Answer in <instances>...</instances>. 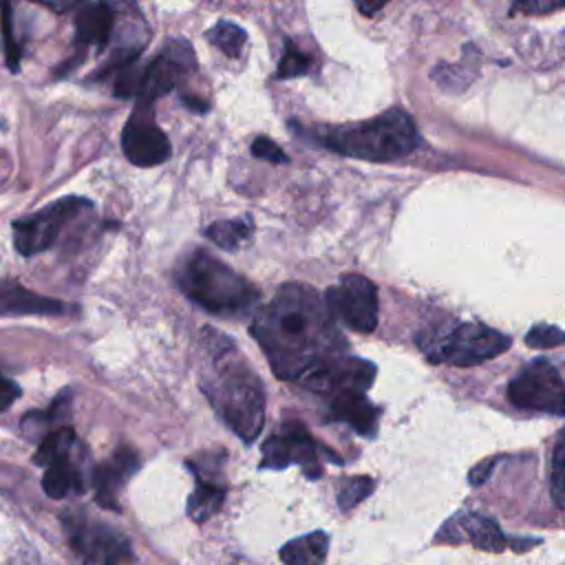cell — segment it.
<instances>
[{
	"instance_id": "2e32d148",
	"label": "cell",
	"mask_w": 565,
	"mask_h": 565,
	"mask_svg": "<svg viewBox=\"0 0 565 565\" xmlns=\"http://www.w3.org/2000/svg\"><path fill=\"white\" fill-rule=\"evenodd\" d=\"M115 26V11L104 4L95 2L84 7L75 18V44L82 49L104 51L110 42Z\"/></svg>"
},
{
	"instance_id": "4fadbf2b",
	"label": "cell",
	"mask_w": 565,
	"mask_h": 565,
	"mask_svg": "<svg viewBox=\"0 0 565 565\" xmlns=\"http://www.w3.org/2000/svg\"><path fill=\"white\" fill-rule=\"evenodd\" d=\"M437 539L439 541L446 539V541H452V543L468 541L477 550H488V552H501L508 545V539L503 536L499 525L492 519L475 514V512H463V514L450 519L441 527Z\"/></svg>"
},
{
	"instance_id": "484cf974",
	"label": "cell",
	"mask_w": 565,
	"mask_h": 565,
	"mask_svg": "<svg viewBox=\"0 0 565 565\" xmlns=\"http://www.w3.org/2000/svg\"><path fill=\"white\" fill-rule=\"evenodd\" d=\"M552 499L554 503L565 510V428L561 430L556 446H554V455H552Z\"/></svg>"
},
{
	"instance_id": "cb8c5ba5",
	"label": "cell",
	"mask_w": 565,
	"mask_h": 565,
	"mask_svg": "<svg viewBox=\"0 0 565 565\" xmlns=\"http://www.w3.org/2000/svg\"><path fill=\"white\" fill-rule=\"evenodd\" d=\"M373 488H375V481L371 477H364V475H355V477L344 479L338 488L340 510L355 508L360 501H364L373 492Z\"/></svg>"
},
{
	"instance_id": "1f68e13d",
	"label": "cell",
	"mask_w": 565,
	"mask_h": 565,
	"mask_svg": "<svg viewBox=\"0 0 565 565\" xmlns=\"http://www.w3.org/2000/svg\"><path fill=\"white\" fill-rule=\"evenodd\" d=\"M353 2H355L358 11H360L362 15L371 18V15H375L380 9H384V4H386L388 0H353Z\"/></svg>"
},
{
	"instance_id": "9a60e30c",
	"label": "cell",
	"mask_w": 565,
	"mask_h": 565,
	"mask_svg": "<svg viewBox=\"0 0 565 565\" xmlns=\"http://www.w3.org/2000/svg\"><path fill=\"white\" fill-rule=\"evenodd\" d=\"M139 459L130 448H119L108 463H102L95 470V492L97 501L106 508H117V492L126 483V479L137 470Z\"/></svg>"
},
{
	"instance_id": "7402d4cb",
	"label": "cell",
	"mask_w": 565,
	"mask_h": 565,
	"mask_svg": "<svg viewBox=\"0 0 565 565\" xmlns=\"http://www.w3.org/2000/svg\"><path fill=\"white\" fill-rule=\"evenodd\" d=\"M207 238L216 243L221 249H236L243 241L249 238L252 234V223L247 218H236V221H216L205 230Z\"/></svg>"
},
{
	"instance_id": "d590c367",
	"label": "cell",
	"mask_w": 565,
	"mask_h": 565,
	"mask_svg": "<svg viewBox=\"0 0 565 565\" xmlns=\"http://www.w3.org/2000/svg\"><path fill=\"white\" fill-rule=\"evenodd\" d=\"M550 7H565V0H547Z\"/></svg>"
},
{
	"instance_id": "ffe728a7",
	"label": "cell",
	"mask_w": 565,
	"mask_h": 565,
	"mask_svg": "<svg viewBox=\"0 0 565 565\" xmlns=\"http://www.w3.org/2000/svg\"><path fill=\"white\" fill-rule=\"evenodd\" d=\"M223 499H225V488L201 479L188 499V514L194 521L203 523L218 512V508L223 505Z\"/></svg>"
},
{
	"instance_id": "836d02e7",
	"label": "cell",
	"mask_w": 565,
	"mask_h": 565,
	"mask_svg": "<svg viewBox=\"0 0 565 565\" xmlns=\"http://www.w3.org/2000/svg\"><path fill=\"white\" fill-rule=\"evenodd\" d=\"M183 102H185V106H188V108H192V110H196V113H205V110H207V104H205V102H199V99H194L192 95L183 97Z\"/></svg>"
},
{
	"instance_id": "5b68a950",
	"label": "cell",
	"mask_w": 565,
	"mask_h": 565,
	"mask_svg": "<svg viewBox=\"0 0 565 565\" xmlns=\"http://www.w3.org/2000/svg\"><path fill=\"white\" fill-rule=\"evenodd\" d=\"M510 335L477 322H461L446 329H430L419 338V347L430 362H448L455 366H475L501 355L510 347Z\"/></svg>"
},
{
	"instance_id": "4dcf8cb0",
	"label": "cell",
	"mask_w": 565,
	"mask_h": 565,
	"mask_svg": "<svg viewBox=\"0 0 565 565\" xmlns=\"http://www.w3.org/2000/svg\"><path fill=\"white\" fill-rule=\"evenodd\" d=\"M18 393H20L18 386L11 380L0 375V411H4L18 397Z\"/></svg>"
},
{
	"instance_id": "277c9868",
	"label": "cell",
	"mask_w": 565,
	"mask_h": 565,
	"mask_svg": "<svg viewBox=\"0 0 565 565\" xmlns=\"http://www.w3.org/2000/svg\"><path fill=\"white\" fill-rule=\"evenodd\" d=\"M183 294L212 313H238L252 307L258 291L247 278L205 249H194L177 271Z\"/></svg>"
},
{
	"instance_id": "52a82bcc",
	"label": "cell",
	"mask_w": 565,
	"mask_h": 565,
	"mask_svg": "<svg viewBox=\"0 0 565 565\" xmlns=\"http://www.w3.org/2000/svg\"><path fill=\"white\" fill-rule=\"evenodd\" d=\"M514 406L550 415H565V382L547 360L530 362L508 386Z\"/></svg>"
},
{
	"instance_id": "f1b7e54d",
	"label": "cell",
	"mask_w": 565,
	"mask_h": 565,
	"mask_svg": "<svg viewBox=\"0 0 565 565\" xmlns=\"http://www.w3.org/2000/svg\"><path fill=\"white\" fill-rule=\"evenodd\" d=\"M252 154L267 161V163H287V154L267 137H256L252 143Z\"/></svg>"
},
{
	"instance_id": "6da1fadb",
	"label": "cell",
	"mask_w": 565,
	"mask_h": 565,
	"mask_svg": "<svg viewBox=\"0 0 565 565\" xmlns=\"http://www.w3.org/2000/svg\"><path fill=\"white\" fill-rule=\"evenodd\" d=\"M252 335L280 380H298L316 364L340 358L342 340L331 311L307 285H285L252 324Z\"/></svg>"
},
{
	"instance_id": "8fae6325",
	"label": "cell",
	"mask_w": 565,
	"mask_h": 565,
	"mask_svg": "<svg viewBox=\"0 0 565 565\" xmlns=\"http://www.w3.org/2000/svg\"><path fill=\"white\" fill-rule=\"evenodd\" d=\"M194 51L183 40H170L161 55H157L148 66L141 71V82L137 90V104L152 106L159 97L170 93L177 79L194 68Z\"/></svg>"
},
{
	"instance_id": "ba28073f",
	"label": "cell",
	"mask_w": 565,
	"mask_h": 565,
	"mask_svg": "<svg viewBox=\"0 0 565 565\" xmlns=\"http://www.w3.org/2000/svg\"><path fill=\"white\" fill-rule=\"evenodd\" d=\"M66 536L84 565H135L128 541L104 523L71 516Z\"/></svg>"
},
{
	"instance_id": "d4e9b609",
	"label": "cell",
	"mask_w": 565,
	"mask_h": 565,
	"mask_svg": "<svg viewBox=\"0 0 565 565\" xmlns=\"http://www.w3.org/2000/svg\"><path fill=\"white\" fill-rule=\"evenodd\" d=\"M0 31H2V42H4V55H7V66L11 71L20 68V46L13 35V9L11 0H0Z\"/></svg>"
},
{
	"instance_id": "5bb4252c",
	"label": "cell",
	"mask_w": 565,
	"mask_h": 565,
	"mask_svg": "<svg viewBox=\"0 0 565 565\" xmlns=\"http://www.w3.org/2000/svg\"><path fill=\"white\" fill-rule=\"evenodd\" d=\"M64 311H66V305L55 298L40 296L15 280L0 282V316H26V313L53 316Z\"/></svg>"
},
{
	"instance_id": "9c48e42d",
	"label": "cell",
	"mask_w": 565,
	"mask_h": 565,
	"mask_svg": "<svg viewBox=\"0 0 565 565\" xmlns=\"http://www.w3.org/2000/svg\"><path fill=\"white\" fill-rule=\"evenodd\" d=\"M327 309L349 329L371 333L377 324V291L369 278L344 274L340 282L327 291Z\"/></svg>"
},
{
	"instance_id": "8992f818",
	"label": "cell",
	"mask_w": 565,
	"mask_h": 565,
	"mask_svg": "<svg viewBox=\"0 0 565 565\" xmlns=\"http://www.w3.org/2000/svg\"><path fill=\"white\" fill-rule=\"evenodd\" d=\"M90 207V201L86 199H60L35 214H29L13 223V241L15 249L22 256H33L44 249H49L68 221H73L79 212Z\"/></svg>"
},
{
	"instance_id": "83f0119b",
	"label": "cell",
	"mask_w": 565,
	"mask_h": 565,
	"mask_svg": "<svg viewBox=\"0 0 565 565\" xmlns=\"http://www.w3.org/2000/svg\"><path fill=\"white\" fill-rule=\"evenodd\" d=\"M525 344L532 349H552L565 344V331L554 324H534L525 333Z\"/></svg>"
},
{
	"instance_id": "30bf717a",
	"label": "cell",
	"mask_w": 565,
	"mask_h": 565,
	"mask_svg": "<svg viewBox=\"0 0 565 565\" xmlns=\"http://www.w3.org/2000/svg\"><path fill=\"white\" fill-rule=\"evenodd\" d=\"M124 154L130 163L150 168L170 157V141L152 117V106L137 104L121 132Z\"/></svg>"
},
{
	"instance_id": "603a6c76",
	"label": "cell",
	"mask_w": 565,
	"mask_h": 565,
	"mask_svg": "<svg viewBox=\"0 0 565 565\" xmlns=\"http://www.w3.org/2000/svg\"><path fill=\"white\" fill-rule=\"evenodd\" d=\"M207 40L218 46L225 55L230 57H238L243 46H245V40H247V33L243 26L234 24V22H227V20H221L216 22L210 31H207Z\"/></svg>"
},
{
	"instance_id": "44dd1931",
	"label": "cell",
	"mask_w": 565,
	"mask_h": 565,
	"mask_svg": "<svg viewBox=\"0 0 565 565\" xmlns=\"http://www.w3.org/2000/svg\"><path fill=\"white\" fill-rule=\"evenodd\" d=\"M75 441V433L68 428V426H60V428H53L42 441H40V448L33 457L35 463L40 466H51L60 459H66L68 457V450Z\"/></svg>"
},
{
	"instance_id": "e0dca14e",
	"label": "cell",
	"mask_w": 565,
	"mask_h": 565,
	"mask_svg": "<svg viewBox=\"0 0 565 565\" xmlns=\"http://www.w3.org/2000/svg\"><path fill=\"white\" fill-rule=\"evenodd\" d=\"M331 411L338 419L353 426L360 435H375L377 408L362 393H335L331 395Z\"/></svg>"
},
{
	"instance_id": "f546056e",
	"label": "cell",
	"mask_w": 565,
	"mask_h": 565,
	"mask_svg": "<svg viewBox=\"0 0 565 565\" xmlns=\"http://www.w3.org/2000/svg\"><path fill=\"white\" fill-rule=\"evenodd\" d=\"M494 463H497V459H494V457L479 461V463L468 472V481H470V486H481V483L492 475Z\"/></svg>"
},
{
	"instance_id": "ac0fdd59",
	"label": "cell",
	"mask_w": 565,
	"mask_h": 565,
	"mask_svg": "<svg viewBox=\"0 0 565 565\" xmlns=\"http://www.w3.org/2000/svg\"><path fill=\"white\" fill-rule=\"evenodd\" d=\"M329 550V536L322 530L302 534L287 541L280 547V561L285 565H322Z\"/></svg>"
},
{
	"instance_id": "e575fe53",
	"label": "cell",
	"mask_w": 565,
	"mask_h": 565,
	"mask_svg": "<svg viewBox=\"0 0 565 565\" xmlns=\"http://www.w3.org/2000/svg\"><path fill=\"white\" fill-rule=\"evenodd\" d=\"M104 4H108L113 11L115 9H135V0H104Z\"/></svg>"
},
{
	"instance_id": "7a4b0ae2",
	"label": "cell",
	"mask_w": 565,
	"mask_h": 565,
	"mask_svg": "<svg viewBox=\"0 0 565 565\" xmlns=\"http://www.w3.org/2000/svg\"><path fill=\"white\" fill-rule=\"evenodd\" d=\"M318 141L344 157L393 161L413 152L419 143V135L406 110L391 108L360 124L320 130Z\"/></svg>"
},
{
	"instance_id": "7c38bea8",
	"label": "cell",
	"mask_w": 565,
	"mask_h": 565,
	"mask_svg": "<svg viewBox=\"0 0 565 565\" xmlns=\"http://www.w3.org/2000/svg\"><path fill=\"white\" fill-rule=\"evenodd\" d=\"M289 463H298L302 468V472L311 479H318L322 472V468L318 463L316 441L298 422H287L278 435H271L263 444V466L265 468L282 470Z\"/></svg>"
},
{
	"instance_id": "3957f363",
	"label": "cell",
	"mask_w": 565,
	"mask_h": 565,
	"mask_svg": "<svg viewBox=\"0 0 565 565\" xmlns=\"http://www.w3.org/2000/svg\"><path fill=\"white\" fill-rule=\"evenodd\" d=\"M216 380L207 386L225 424L245 441L256 439L265 419V393L260 380L238 360H230V347L214 349Z\"/></svg>"
},
{
	"instance_id": "d6986e66",
	"label": "cell",
	"mask_w": 565,
	"mask_h": 565,
	"mask_svg": "<svg viewBox=\"0 0 565 565\" xmlns=\"http://www.w3.org/2000/svg\"><path fill=\"white\" fill-rule=\"evenodd\" d=\"M42 488H44V492L49 497L62 499L66 494L82 492L84 483H82L79 470L66 457V459H60V461L46 466V472H44V479H42Z\"/></svg>"
},
{
	"instance_id": "d6a6232c",
	"label": "cell",
	"mask_w": 565,
	"mask_h": 565,
	"mask_svg": "<svg viewBox=\"0 0 565 565\" xmlns=\"http://www.w3.org/2000/svg\"><path fill=\"white\" fill-rule=\"evenodd\" d=\"M40 4H46L49 9L53 11H66V9H73L77 7L82 0H38Z\"/></svg>"
},
{
	"instance_id": "4316f807",
	"label": "cell",
	"mask_w": 565,
	"mask_h": 565,
	"mask_svg": "<svg viewBox=\"0 0 565 565\" xmlns=\"http://www.w3.org/2000/svg\"><path fill=\"white\" fill-rule=\"evenodd\" d=\"M309 68H311V60H309V55H305V53H300L296 46L287 44V51H285V55L280 57V64H278L276 77H278V79L298 77V75H305Z\"/></svg>"
}]
</instances>
